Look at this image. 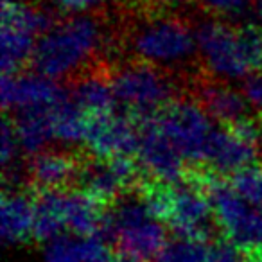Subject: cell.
Listing matches in <instances>:
<instances>
[{"label": "cell", "instance_id": "1", "mask_svg": "<svg viewBox=\"0 0 262 262\" xmlns=\"http://www.w3.org/2000/svg\"><path fill=\"white\" fill-rule=\"evenodd\" d=\"M106 27L95 15H72L40 36L31 67L51 79L76 77L90 67L106 43Z\"/></svg>", "mask_w": 262, "mask_h": 262}, {"label": "cell", "instance_id": "2", "mask_svg": "<svg viewBox=\"0 0 262 262\" xmlns=\"http://www.w3.org/2000/svg\"><path fill=\"white\" fill-rule=\"evenodd\" d=\"M162 9L144 11L127 33V47L139 61L160 69L185 70L198 54L194 26L176 15L160 13Z\"/></svg>", "mask_w": 262, "mask_h": 262}, {"label": "cell", "instance_id": "3", "mask_svg": "<svg viewBox=\"0 0 262 262\" xmlns=\"http://www.w3.org/2000/svg\"><path fill=\"white\" fill-rule=\"evenodd\" d=\"M183 180H190L207 190L215 221L226 239L237 244L244 253L262 251V207L244 200L230 180L203 165H189Z\"/></svg>", "mask_w": 262, "mask_h": 262}, {"label": "cell", "instance_id": "4", "mask_svg": "<svg viewBox=\"0 0 262 262\" xmlns=\"http://www.w3.org/2000/svg\"><path fill=\"white\" fill-rule=\"evenodd\" d=\"M102 235L120 251L153 262L167 244V225L149 210L137 190L124 194L106 212Z\"/></svg>", "mask_w": 262, "mask_h": 262}, {"label": "cell", "instance_id": "5", "mask_svg": "<svg viewBox=\"0 0 262 262\" xmlns=\"http://www.w3.org/2000/svg\"><path fill=\"white\" fill-rule=\"evenodd\" d=\"M117 106L137 124L158 115L178 95L172 72L146 61H133L112 70Z\"/></svg>", "mask_w": 262, "mask_h": 262}, {"label": "cell", "instance_id": "6", "mask_svg": "<svg viewBox=\"0 0 262 262\" xmlns=\"http://www.w3.org/2000/svg\"><path fill=\"white\" fill-rule=\"evenodd\" d=\"M54 8L26 0L2 2V74H20L31 63L34 49L47 31L58 24Z\"/></svg>", "mask_w": 262, "mask_h": 262}, {"label": "cell", "instance_id": "7", "mask_svg": "<svg viewBox=\"0 0 262 262\" xmlns=\"http://www.w3.org/2000/svg\"><path fill=\"white\" fill-rule=\"evenodd\" d=\"M198 54L212 77L241 81L250 76L241 52L237 26L221 18H201L194 24Z\"/></svg>", "mask_w": 262, "mask_h": 262}, {"label": "cell", "instance_id": "8", "mask_svg": "<svg viewBox=\"0 0 262 262\" xmlns=\"http://www.w3.org/2000/svg\"><path fill=\"white\" fill-rule=\"evenodd\" d=\"M165 135L178 147L189 165L203 162L205 146L212 129V119L196 97H176L157 115Z\"/></svg>", "mask_w": 262, "mask_h": 262}, {"label": "cell", "instance_id": "9", "mask_svg": "<svg viewBox=\"0 0 262 262\" xmlns=\"http://www.w3.org/2000/svg\"><path fill=\"white\" fill-rule=\"evenodd\" d=\"M137 160L147 178L165 183H178L185 178L189 164L158 124L157 115L139 122Z\"/></svg>", "mask_w": 262, "mask_h": 262}, {"label": "cell", "instance_id": "10", "mask_svg": "<svg viewBox=\"0 0 262 262\" xmlns=\"http://www.w3.org/2000/svg\"><path fill=\"white\" fill-rule=\"evenodd\" d=\"M139 140V124L129 115L117 110L102 115H90L83 146L92 157H137Z\"/></svg>", "mask_w": 262, "mask_h": 262}, {"label": "cell", "instance_id": "11", "mask_svg": "<svg viewBox=\"0 0 262 262\" xmlns=\"http://www.w3.org/2000/svg\"><path fill=\"white\" fill-rule=\"evenodd\" d=\"M0 90L4 113L54 106L69 95V88H63L56 79L34 70L29 74H2Z\"/></svg>", "mask_w": 262, "mask_h": 262}, {"label": "cell", "instance_id": "12", "mask_svg": "<svg viewBox=\"0 0 262 262\" xmlns=\"http://www.w3.org/2000/svg\"><path fill=\"white\" fill-rule=\"evenodd\" d=\"M262 146L235 135L230 127H214L205 146L203 162L200 165L219 176H233L243 169L260 162Z\"/></svg>", "mask_w": 262, "mask_h": 262}, {"label": "cell", "instance_id": "13", "mask_svg": "<svg viewBox=\"0 0 262 262\" xmlns=\"http://www.w3.org/2000/svg\"><path fill=\"white\" fill-rule=\"evenodd\" d=\"M192 95L210 115V119L221 126H230L255 113L248 99L244 97L243 90L233 88L230 81L225 79L198 76L192 81Z\"/></svg>", "mask_w": 262, "mask_h": 262}, {"label": "cell", "instance_id": "14", "mask_svg": "<svg viewBox=\"0 0 262 262\" xmlns=\"http://www.w3.org/2000/svg\"><path fill=\"white\" fill-rule=\"evenodd\" d=\"M81 155L70 151L43 149L33 155L27 164L33 190H67L77 180Z\"/></svg>", "mask_w": 262, "mask_h": 262}, {"label": "cell", "instance_id": "15", "mask_svg": "<svg viewBox=\"0 0 262 262\" xmlns=\"http://www.w3.org/2000/svg\"><path fill=\"white\" fill-rule=\"evenodd\" d=\"M72 101L88 115L117 112L115 92L112 84V70L101 65L90 67L84 72L77 74L69 88Z\"/></svg>", "mask_w": 262, "mask_h": 262}, {"label": "cell", "instance_id": "16", "mask_svg": "<svg viewBox=\"0 0 262 262\" xmlns=\"http://www.w3.org/2000/svg\"><path fill=\"white\" fill-rule=\"evenodd\" d=\"M2 239L6 244H26L34 239V198L29 189H4Z\"/></svg>", "mask_w": 262, "mask_h": 262}, {"label": "cell", "instance_id": "17", "mask_svg": "<svg viewBox=\"0 0 262 262\" xmlns=\"http://www.w3.org/2000/svg\"><path fill=\"white\" fill-rule=\"evenodd\" d=\"M104 235H58L49 241L43 262H112L113 255Z\"/></svg>", "mask_w": 262, "mask_h": 262}, {"label": "cell", "instance_id": "18", "mask_svg": "<svg viewBox=\"0 0 262 262\" xmlns=\"http://www.w3.org/2000/svg\"><path fill=\"white\" fill-rule=\"evenodd\" d=\"M54 106L20 110L15 112V117H11L24 155L33 157L43 151L49 142L54 140V124H52Z\"/></svg>", "mask_w": 262, "mask_h": 262}, {"label": "cell", "instance_id": "19", "mask_svg": "<svg viewBox=\"0 0 262 262\" xmlns=\"http://www.w3.org/2000/svg\"><path fill=\"white\" fill-rule=\"evenodd\" d=\"M65 221L74 235H102L106 225L104 205L79 189L67 190Z\"/></svg>", "mask_w": 262, "mask_h": 262}, {"label": "cell", "instance_id": "20", "mask_svg": "<svg viewBox=\"0 0 262 262\" xmlns=\"http://www.w3.org/2000/svg\"><path fill=\"white\" fill-rule=\"evenodd\" d=\"M67 190H34V241L49 243L61 235L65 221Z\"/></svg>", "mask_w": 262, "mask_h": 262}, {"label": "cell", "instance_id": "21", "mask_svg": "<svg viewBox=\"0 0 262 262\" xmlns=\"http://www.w3.org/2000/svg\"><path fill=\"white\" fill-rule=\"evenodd\" d=\"M88 115L72 101L70 94L61 102L54 106L52 112V124H54V140L72 146V144H83L88 129Z\"/></svg>", "mask_w": 262, "mask_h": 262}, {"label": "cell", "instance_id": "22", "mask_svg": "<svg viewBox=\"0 0 262 262\" xmlns=\"http://www.w3.org/2000/svg\"><path fill=\"white\" fill-rule=\"evenodd\" d=\"M157 262H208V250L203 241L176 237L165 244Z\"/></svg>", "mask_w": 262, "mask_h": 262}, {"label": "cell", "instance_id": "23", "mask_svg": "<svg viewBox=\"0 0 262 262\" xmlns=\"http://www.w3.org/2000/svg\"><path fill=\"white\" fill-rule=\"evenodd\" d=\"M239 43L241 52L246 61L250 72H258L262 70V27L258 24H239Z\"/></svg>", "mask_w": 262, "mask_h": 262}, {"label": "cell", "instance_id": "24", "mask_svg": "<svg viewBox=\"0 0 262 262\" xmlns=\"http://www.w3.org/2000/svg\"><path fill=\"white\" fill-rule=\"evenodd\" d=\"M232 187L250 203L262 207V165L255 164L230 178Z\"/></svg>", "mask_w": 262, "mask_h": 262}, {"label": "cell", "instance_id": "25", "mask_svg": "<svg viewBox=\"0 0 262 262\" xmlns=\"http://www.w3.org/2000/svg\"><path fill=\"white\" fill-rule=\"evenodd\" d=\"M200 6L215 16H239L251 8L257 0H198Z\"/></svg>", "mask_w": 262, "mask_h": 262}, {"label": "cell", "instance_id": "26", "mask_svg": "<svg viewBox=\"0 0 262 262\" xmlns=\"http://www.w3.org/2000/svg\"><path fill=\"white\" fill-rule=\"evenodd\" d=\"M208 262H246V253L230 239L221 237L208 248Z\"/></svg>", "mask_w": 262, "mask_h": 262}, {"label": "cell", "instance_id": "27", "mask_svg": "<svg viewBox=\"0 0 262 262\" xmlns=\"http://www.w3.org/2000/svg\"><path fill=\"white\" fill-rule=\"evenodd\" d=\"M49 4L61 15H90L101 9L106 0H49Z\"/></svg>", "mask_w": 262, "mask_h": 262}, {"label": "cell", "instance_id": "28", "mask_svg": "<svg viewBox=\"0 0 262 262\" xmlns=\"http://www.w3.org/2000/svg\"><path fill=\"white\" fill-rule=\"evenodd\" d=\"M243 94L258 113H262V72H253L243 79Z\"/></svg>", "mask_w": 262, "mask_h": 262}, {"label": "cell", "instance_id": "29", "mask_svg": "<svg viewBox=\"0 0 262 262\" xmlns=\"http://www.w3.org/2000/svg\"><path fill=\"white\" fill-rule=\"evenodd\" d=\"M140 4L144 6H149V9H172L176 8V6L183 4V2H187V0H139Z\"/></svg>", "mask_w": 262, "mask_h": 262}, {"label": "cell", "instance_id": "30", "mask_svg": "<svg viewBox=\"0 0 262 262\" xmlns=\"http://www.w3.org/2000/svg\"><path fill=\"white\" fill-rule=\"evenodd\" d=\"M112 262H146V260H142V258L137 257V255H131V253H127V251L119 250L115 255H113Z\"/></svg>", "mask_w": 262, "mask_h": 262}, {"label": "cell", "instance_id": "31", "mask_svg": "<svg viewBox=\"0 0 262 262\" xmlns=\"http://www.w3.org/2000/svg\"><path fill=\"white\" fill-rule=\"evenodd\" d=\"M246 262H262V251H258V253H246Z\"/></svg>", "mask_w": 262, "mask_h": 262}, {"label": "cell", "instance_id": "32", "mask_svg": "<svg viewBox=\"0 0 262 262\" xmlns=\"http://www.w3.org/2000/svg\"><path fill=\"white\" fill-rule=\"evenodd\" d=\"M255 9H257V15L262 22V0H257V2H255Z\"/></svg>", "mask_w": 262, "mask_h": 262}]
</instances>
